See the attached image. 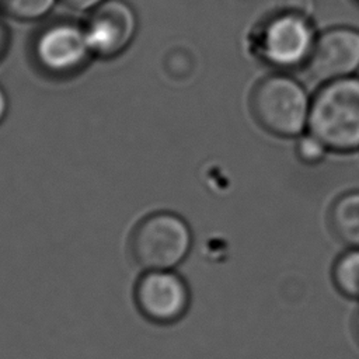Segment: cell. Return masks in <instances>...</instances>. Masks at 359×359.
<instances>
[{"label":"cell","mask_w":359,"mask_h":359,"mask_svg":"<svg viewBox=\"0 0 359 359\" xmlns=\"http://www.w3.org/2000/svg\"><path fill=\"white\" fill-rule=\"evenodd\" d=\"M307 67L323 83L355 76L359 70V29L332 27L317 35Z\"/></svg>","instance_id":"7"},{"label":"cell","mask_w":359,"mask_h":359,"mask_svg":"<svg viewBox=\"0 0 359 359\" xmlns=\"http://www.w3.org/2000/svg\"><path fill=\"white\" fill-rule=\"evenodd\" d=\"M93 55L104 59L121 55L133 41L137 20L123 0H105L93 10L83 24Z\"/></svg>","instance_id":"6"},{"label":"cell","mask_w":359,"mask_h":359,"mask_svg":"<svg viewBox=\"0 0 359 359\" xmlns=\"http://www.w3.org/2000/svg\"><path fill=\"white\" fill-rule=\"evenodd\" d=\"M330 223L345 244L359 248V191L346 192L332 203Z\"/></svg>","instance_id":"9"},{"label":"cell","mask_w":359,"mask_h":359,"mask_svg":"<svg viewBox=\"0 0 359 359\" xmlns=\"http://www.w3.org/2000/svg\"><path fill=\"white\" fill-rule=\"evenodd\" d=\"M328 147L310 132L300 135L296 143V154L297 157L309 165H314L321 163L327 156Z\"/></svg>","instance_id":"12"},{"label":"cell","mask_w":359,"mask_h":359,"mask_svg":"<svg viewBox=\"0 0 359 359\" xmlns=\"http://www.w3.org/2000/svg\"><path fill=\"white\" fill-rule=\"evenodd\" d=\"M355 331H356V337L359 339V311H358V314L355 317Z\"/></svg>","instance_id":"16"},{"label":"cell","mask_w":359,"mask_h":359,"mask_svg":"<svg viewBox=\"0 0 359 359\" xmlns=\"http://www.w3.org/2000/svg\"><path fill=\"white\" fill-rule=\"evenodd\" d=\"M355 1H356V3H358V4H359V0H355Z\"/></svg>","instance_id":"17"},{"label":"cell","mask_w":359,"mask_h":359,"mask_svg":"<svg viewBox=\"0 0 359 359\" xmlns=\"http://www.w3.org/2000/svg\"><path fill=\"white\" fill-rule=\"evenodd\" d=\"M135 297L140 311L160 324L182 317L189 302L185 282L170 269L147 271L137 282Z\"/></svg>","instance_id":"8"},{"label":"cell","mask_w":359,"mask_h":359,"mask_svg":"<svg viewBox=\"0 0 359 359\" xmlns=\"http://www.w3.org/2000/svg\"><path fill=\"white\" fill-rule=\"evenodd\" d=\"M316 39L310 11L289 6L264 20L251 43L252 50L265 63L290 69L307 63Z\"/></svg>","instance_id":"3"},{"label":"cell","mask_w":359,"mask_h":359,"mask_svg":"<svg viewBox=\"0 0 359 359\" xmlns=\"http://www.w3.org/2000/svg\"><path fill=\"white\" fill-rule=\"evenodd\" d=\"M67 7L79 11H90L105 0H62Z\"/></svg>","instance_id":"13"},{"label":"cell","mask_w":359,"mask_h":359,"mask_svg":"<svg viewBox=\"0 0 359 359\" xmlns=\"http://www.w3.org/2000/svg\"><path fill=\"white\" fill-rule=\"evenodd\" d=\"M332 280L344 296L359 299V248L351 247L337 258L332 266Z\"/></svg>","instance_id":"10"},{"label":"cell","mask_w":359,"mask_h":359,"mask_svg":"<svg viewBox=\"0 0 359 359\" xmlns=\"http://www.w3.org/2000/svg\"><path fill=\"white\" fill-rule=\"evenodd\" d=\"M8 39H10V36H8L7 27L0 20V59L6 55V52L8 49Z\"/></svg>","instance_id":"14"},{"label":"cell","mask_w":359,"mask_h":359,"mask_svg":"<svg viewBox=\"0 0 359 359\" xmlns=\"http://www.w3.org/2000/svg\"><path fill=\"white\" fill-rule=\"evenodd\" d=\"M56 0H0V10L15 20L32 21L45 17Z\"/></svg>","instance_id":"11"},{"label":"cell","mask_w":359,"mask_h":359,"mask_svg":"<svg viewBox=\"0 0 359 359\" xmlns=\"http://www.w3.org/2000/svg\"><path fill=\"white\" fill-rule=\"evenodd\" d=\"M7 108H8V102H7V95L3 91V88L0 87V123L3 122L6 114H7Z\"/></svg>","instance_id":"15"},{"label":"cell","mask_w":359,"mask_h":359,"mask_svg":"<svg viewBox=\"0 0 359 359\" xmlns=\"http://www.w3.org/2000/svg\"><path fill=\"white\" fill-rule=\"evenodd\" d=\"M307 132L328 150H359V77L324 83L311 98Z\"/></svg>","instance_id":"1"},{"label":"cell","mask_w":359,"mask_h":359,"mask_svg":"<svg viewBox=\"0 0 359 359\" xmlns=\"http://www.w3.org/2000/svg\"><path fill=\"white\" fill-rule=\"evenodd\" d=\"M132 247L137 264L144 269H171L187 257L191 231L180 216L167 212L154 213L139 223Z\"/></svg>","instance_id":"4"},{"label":"cell","mask_w":359,"mask_h":359,"mask_svg":"<svg viewBox=\"0 0 359 359\" xmlns=\"http://www.w3.org/2000/svg\"><path fill=\"white\" fill-rule=\"evenodd\" d=\"M93 55L84 27L72 21L45 25L34 41L36 65L52 76H72L80 72Z\"/></svg>","instance_id":"5"},{"label":"cell","mask_w":359,"mask_h":359,"mask_svg":"<svg viewBox=\"0 0 359 359\" xmlns=\"http://www.w3.org/2000/svg\"><path fill=\"white\" fill-rule=\"evenodd\" d=\"M310 105L306 88L286 74L264 77L250 97L255 121L266 132L282 137H294L306 132Z\"/></svg>","instance_id":"2"}]
</instances>
